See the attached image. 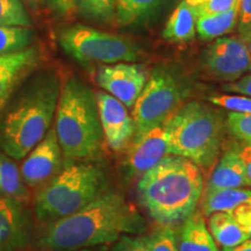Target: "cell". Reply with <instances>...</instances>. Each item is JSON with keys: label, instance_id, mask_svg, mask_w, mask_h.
Segmentation results:
<instances>
[{"label": "cell", "instance_id": "6da1fadb", "mask_svg": "<svg viewBox=\"0 0 251 251\" xmlns=\"http://www.w3.org/2000/svg\"><path fill=\"white\" fill-rule=\"evenodd\" d=\"M147 221L124 194L108 188L74 214L47 224L36 240L41 251H81L143 234Z\"/></svg>", "mask_w": 251, "mask_h": 251}, {"label": "cell", "instance_id": "7a4b0ae2", "mask_svg": "<svg viewBox=\"0 0 251 251\" xmlns=\"http://www.w3.org/2000/svg\"><path fill=\"white\" fill-rule=\"evenodd\" d=\"M0 114V150L21 161L51 127L61 92L54 71H40L21 83Z\"/></svg>", "mask_w": 251, "mask_h": 251}, {"label": "cell", "instance_id": "3957f363", "mask_svg": "<svg viewBox=\"0 0 251 251\" xmlns=\"http://www.w3.org/2000/svg\"><path fill=\"white\" fill-rule=\"evenodd\" d=\"M203 193L201 170L190 159L166 155L141 176L137 197L144 211L159 226L183 224L197 211Z\"/></svg>", "mask_w": 251, "mask_h": 251}, {"label": "cell", "instance_id": "277c9868", "mask_svg": "<svg viewBox=\"0 0 251 251\" xmlns=\"http://www.w3.org/2000/svg\"><path fill=\"white\" fill-rule=\"evenodd\" d=\"M169 155L190 159L200 169L215 164L224 147L226 115L214 105L185 101L163 124Z\"/></svg>", "mask_w": 251, "mask_h": 251}, {"label": "cell", "instance_id": "5b68a950", "mask_svg": "<svg viewBox=\"0 0 251 251\" xmlns=\"http://www.w3.org/2000/svg\"><path fill=\"white\" fill-rule=\"evenodd\" d=\"M54 127L65 159H93L100 152L103 134L96 93L76 77L61 85Z\"/></svg>", "mask_w": 251, "mask_h": 251}, {"label": "cell", "instance_id": "8992f818", "mask_svg": "<svg viewBox=\"0 0 251 251\" xmlns=\"http://www.w3.org/2000/svg\"><path fill=\"white\" fill-rule=\"evenodd\" d=\"M105 168L93 159H65L57 175L36 194L34 208L43 224L67 218L108 190Z\"/></svg>", "mask_w": 251, "mask_h": 251}, {"label": "cell", "instance_id": "52a82bcc", "mask_svg": "<svg viewBox=\"0 0 251 251\" xmlns=\"http://www.w3.org/2000/svg\"><path fill=\"white\" fill-rule=\"evenodd\" d=\"M190 97L187 80L169 65H157L133 107V139L163 124Z\"/></svg>", "mask_w": 251, "mask_h": 251}, {"label": "cell", "instance_id": "ba28073f", "mask_svg": "<svg viewBox=\"0 0 251 251\" xmlns=\"http://www.w3.org/2000/svg\"><path fill=\"white\" fill-rule=\"evenodd\" d=\"M57 40L65 54L85 65L137 62L143 57V50L130 39L79 24L63 28Z\"/></svg>", "mask_w": 251, "mask_h": 251}, {"label": "cell", "instance_id": "9c48e42d", "mask_svg": "<svg viewBox=\"0 0 251 251\" xmlns=\"http://www.w3.org/2000/svg\"><path fill=\"white\" fill-rule=\"evenodd\" d=\"M202 64L211 76L230 83L251 72V56L240 37L222 36L207 47Z\"/></svg>", "mask_w": 251, "mask_h": 251}, {"label": "cell", "instance_id": "30bf717a", "mask_svg": "<svg viewBox=\"0 0 251 251\" xmlns=\"http://www.w3.org/2000/svg\"><path fill=\"white\" fill-rule=\"evenodd\" d=\"M148 77L149 71L146 65L136 62L102 64L96 72L97 84L128 109H133Z\"/></svg>", "mask_w": 251, "mask_h": 251}, {"label": "cell", "instance_id": "8fae6325", "mask_svg": "<svg viewBox=\"0 0 251 251\" xmlns=\"http://www.w3.org/2000/svg\"><path fill=\"white\" fill-rule=\"evenodd\" d=\"M62 156L55 127H50L45 137L24 158L20 174L25 185L39 187L51 180L61 170Z\"/></svg>", "mask_w": 251, "mask_h": 251}, {"label": "cell", "instance_id": "7c38bea8", "mask_svg": "<svg viewBox=\"0 0 251 251\" xmlns=\"http://www.w3.org/2000/svg\"><path fill=\"white\" fill-rule=\"evenodd\" d=\"M94 93L103 139L112 150L120 151L133 140L135 133L133 118L124 103L109 93L105 91Z\"/></svg>", "mask_w": 251, "mask_h": 251}, {"label": "cell", "instance_id": "4fadbf2b", "mask_svg": "<svg viewBox=\"0 0 251 251\" xmlns=\"http://www.w3.org/2000/svg\"><path fill=\"white\" fill-rule=\"evenodd\" d=\"M30 238L31 221L24 201L0 197V251H23Z\"/></svg>", "mask_w": 251, "mask_h": 251}, {"label": "cell", "instance_id": "5bb4252c", "mask_svg": "<svg viewBox=\"0 0 251 251\" xmlns=\"http://www.w3.org/2000/svg\"><path fill=\"white\" fill-rule=\"evenodd\" d=\"M40 61V49L31 46L13 54L0 55V114L12 94L33 74Z\"/></svg>", "mask_w": 251, "mask_h": 251}, {"label": "cell", "instance_id": "9a60e30c", "mask_svg": "<svg viewBox=\"0 0 251 251\" xmlns=\"http://www.w3.org/2000/svg\"><path fill=\"white\" fill-rule=\"evenodd\" d=\"M168 152V142L163 126L152 128L133 139L127 153V169L131 176H142L159 163Z\"/></svg>", "mask_w": 251, "mask_h": 251}, {"label": "cell", "instance_id": "2e32d148", "mask_svg": "<svg viewBox=\"0 0 251 251\" xmlns=\"http://www.w3.org/2000/svg\"><path fill=\"white\" fill-rule=\"evenodd\" d=\"M248 181L243 164L233 147L224 152L213 169L205 191L219 188H246Z\"/></svg>", "mask_w": 251, "mask_h": 251}, {"label": "cell", "instance_id": "e0dca14e", "mask_svg": "<svg viewBox=\"0 0 251 251\" xmlns=\"http://www.w3.org/2000/svg\"><path fill=\"white\" fill-rule=\"evenodd\" d=\"M178 251H219L202 213L196 211L180 224Z\"/></svg>", "mask_w": 251, "mask_h": 251}, {"label": "cell", "instance_id": "ac0fdd59", "mask_svg": "<svg viewBox=\"0 0 251 251\" xmlns=\"http://www.w3.org/2000/svg\"><path fill=\"white\" fill-rule=\"evenodd\" d=\"M197 13L185 0L180 2L166 21L162 35L172 43H188L194 40L197 34Z\"/></svg>", "mask_w": 251, "mask_h": 251}, {"label": "cell", "instance_id": "d6986e66", "mask_svg": "<svg viewBox=\"0 0 251 251\" xmlns=\"http://www.w3.org/2000/svg\"><path fill=\"white\" fill-rule=\"evenodd\" d=\"M201 199L202 215L209 216L216 212H230L242 203L251 202V190L247 187L203 190Z\"/></svg>", "mask_w": 251, "mask_h": 251}, {"label": "cell", "instance_id": "ffe728a7", "mask_svg": "<svg viewBox=\"0 0 251 251\" xmlns=\"http://www.w3.org/2000/svg\"><path fill=\"white\" fill-rule=\"evenodd\" d=\"M238 13L240 6L220 13L199 15L196 23L198 35L206 42L227 35L238 24Z\"/></svg>", "mask_w": 251, "mask_h": 251}, {"label": "cell", "instance_id": "44dd1931", "mask_svg": "<svg viewBox=\"0 0 251 251\" xmlns=\"http://www.w3.org/2000/svg\"><path fill=\"white\" fill-rule=\"evenodd\" d=\"M166 2L168 0H115V23L119 26L142 24Z\"/></svg>", "mask_w": 251, "mask_h": 251}, {"label": "cell", "instance_id": "7402d4cb", "mask_svg": "<svg viewBox=\"0 0 251 251\" xmlns=\"http://www.w3.org/2000/svg\"><path fill=\"white\" fill-rule=\"evenodd\" d=\"M208 230L215 243L222 248L234 247L249 238L228 212H216L209 215Z\"/></svg>", "mask_w": 251, "mask_h": 251}, {"label": "cell", "instance_id": "603a6c76", "mask_svg": "<svg viewBox=\"0 0 251 251\" xmlns=\"http://www.w3.org/2000/svg\"><path fill=\"white\" fill-rule=\"evenodd\" d=\"M0 197L25 201L29 193L14 159L0 150Z\"/></svg>", "mask_w": 251, "mask_h": 251}, {"label": "cell", "instance_id": "cb8c5ba5", "mask_svg": "<svg viewBox=\"0 0 251 251\" xmlns=\"http://www.w3.org/2000/svg\"><path fill=\"white\" fill-rule=\"evenodd\" d=\"M34 41L30 27L0 26V55L13 54L29 48Z\"/></svg>", "mask_w": 251, "mask_h": 251}, {"label": "cell", "instance_id": "d4e9b609", "mask_svg": "<svg viewBox=\"0 0 251 251\" xmlns=\"http://www.w3.org/2000/svg\"><path fill=\"white\" fill-rule=\"evenodd\" d=\"M76 11L94 23L115 21V0H76Z\"/></svg>", "mask_w": 251, "mask_h": 251}, {"label": "cell", "instance_id": "484cf974", "mask_svg": "<svg viewBox=\"0 0 251 251\" xmlns=\"http://www.w3.org/2000/svg\"><path fill=\"white\" fill-rule=\"evenodd\" d=\"M0 26L31 27L30 17L21 0H0Z\"/></svg>", "mask_w": 251, "mask_h": 251}, {"label": "cell", "instance_id": "4316f807", "mask_svg": "<svg viewBox=\"0 0 251 251\" xmlns=\"http://www.w3.org/2000/svg\"><path fill=\"white\" fill-rule=\"evenodd\" d=\"M226 126L229 133L241 143L251 144V114L228 112Z\"/></svg>", "mask_w": 251, "mask_h": 251}, {"label": "cell", "instance_id": "83f0119b", "mask_svg": "<svg viewBox=\"0 0 251 251\" xmlns=\"http://www.w3.org/2000/svg\"><path fill=\"white\" fill-rule=\"evenodd\" d=\"M212 105L228 112L251 114V98L241 94H214L208 98Z\"/></svg>", "mask_w": 251, "mask_h": 251}, {"label": "cell", "instance_id": "f1b7e54d", "mask_svg": "<svg viewBox=\"0 0 251 251\" xmlns=\"http://www.w3.org/2000/svg\"><path fill=\"white\" fill-rule=\"evenodd\" d=\"M149 251H178V230L170 226H159L150 234Z\"/></svg>", "mask_w": 251, "mask_h": 251}, {"label": "cell", "instance_id": "f546056e", "mask_svg": "<svg viewBox=\"0 0 251 251\" xmlns=\"http://www.w3.org/2000/svg\"><path fill=\"white\" fill-rule=\"evenodd\" d=\"M196 11L197 17L205 14L220 13L238 7L241 0H185Z\"/></svg>", "mask_w": 251, "mask_h": 251}, {"label": "cell", "instance_id": "4dcf8cb0", "mask_svg": "<svg viewBox=\"0 0 251 251\" xmlns=\"http://www.w3.org/2000/svg\"><path fill=\"white\" fill-rule=\"evenodd\" d=\"M150 235L126 234L119 237L109 251H149Z\"/></svg>", "mask_w": 251, "mask_h": 251}, {"label": "cell", "instance_id": "1f68e13d", "mask_svg": "<svg viewBox=\"0 0 251 251\" xmlns=\"http://www.w3.org/2000/svg\"><path fill=\"white\" fill-rule=\"evenodd\" d=\"M228 213H230L231 216L236 220V222L248 235V237H251V202L242 203Z\"/></svg>", "mask_w": 251, "mask_h": 251}, {"label": "cell", "instance_id": "d6a6232c", "mask_svg": "<svg viewBox=\"0 0 251 251\" xmlns=\"http://www.w3.org/2000/svg\"><path fill=\"white\" fill-rule=\"evenodd\" d=\"M222 90L227 93L241 94V96H247L251 98V72L238 78L237 80L224 84Z\"/></svg>", "mask_w": 251, "mask_h": 251}, {"label": "cell", "instance_id": "836d02e7", "mask_svg": "<svg viewBox=\"0 0 251 251\" xmlns=\"http://www.w3.org/2000/svg\"><path fill=\"white\" fill-rule=\"evenodd\" d=\"M54 13L69 18L76 12V0H45Z\"/></svg>", "mask_w": 251, "mask_h": 251}, {"label": "cell", "instance_id": "e575fe53", "mask_svg": "<svg viewBox=\"0 0 251 251\" xmlns=\"http://www.w3.org/2000/svg\"><path fill=\"white\" fill-rule=\"evenodd\" d=\"M236 150L241 162H242L244 171H246V177L248 181V186L251 187V144L240 143L234 146Z\"/></svg>", "mask_w": 251, "mask_h": 251}, {"label": "cell", "instance_id": "d590c367", "mask_svg": "<svg viewBox=\"0 0 251 251\" xmlns=\"http://www.w3.org/2000/svg\"><path fill=\"white\" fill-rule=\"evenodd\" d=\"M251 24V0H241L240 13H238V29Z\"/></svg>", "mask_w": 251, "mask_h": 251}, {"label": "cell", "instance_id": "8d00e7d4", "mask_svg": "<svg viewBox=\"0 0 251 251\" xmlns=\"http://www.w3.org/2000/svg\"><path fill=\"white\" fill-rule=\"evenodd\" d=\"M238 33H240L238 37L243 41V43L246 45L248 51H249L251 56V24L248 25L247 27L242 28V29H238Z\"/></svg>", "mask_w": 251, "mask_h": 251}, {"label": "cell", "instance_id": "74e56055", "mask_svg": "<svg viewBox=\"0 0 251 251\" xmlns=\"http://www.w3.org/2000/svg\"><path fill=\"white\" fill-rule=\"evenodd\" d=\"M222 251H251V237L247 238L243 242L238 243L234 247L222 248Z\"/></svg>", "mask_w": 251, "mask_h": 251}, {"label": "cell", "instance_id": "f35d334b", "mask_svg": "<svg viewBox=\"0 0 251 251\" xmlns=\"http://www.w3.org/2000/svg\"><path fill=\"white\" fill-rule=\"evenodd\" d=\"M39 1L40 0H25V2H26L33 11H36L37 6H39Z\"/></svg>", "mask_w": 251, "mask_h": 251}, {"label": "cell", "instance_id": "ab89813d", "mask_svg": "<svg viewBox=\"0 0 251 251\" xmlns=\"http://www.w3.org/2000/svg\"><path fill=\"white\" fill-rule=\"evenodd\" d=\"M86 251H91L90 249H86ZM99 251H101V250H99Z\"/></svg>", "mask_w": 251, "mask_h": 251}]
</instances>
